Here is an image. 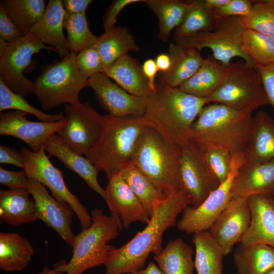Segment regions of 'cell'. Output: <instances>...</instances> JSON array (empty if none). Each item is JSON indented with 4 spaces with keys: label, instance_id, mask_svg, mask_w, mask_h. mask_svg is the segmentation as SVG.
Returning <instances> with one entry per match:
<instances>
[{
    "label": "cell",
    "instance_id": "cell-1",
    "mask_svg": "<svg viewBox=\"0 0 274 274\" xmlns=\"http://www.w3.org/2000/svg\"><path fill=\"white\" fill-rule=\"evenodd\" d=\"M143 115L148 126L154 128L165 142L180 153L190 141L191 127L208 98L188 94L179 88L159 83L145 97Z\"/></svg>",
    "mask_w": 274,
    "mask_h": 274
},
{
    "label": "cell",
    "instance_id": "cell-2",
    "mask_svg": "<svg viewBox=\"0 0 274 274\" xmlns=\"http://www.w3.org/2000/svg\"><path fill=\"white\" fill-rule=\"evenodd\" d=\"M190 204V197L183 191L168 195L157 204L146 227L111 252L104 265L105 274H130L143 269L150 253L155 255L162 251L164 233L176 224L178 215Z\"/></svg>",
    "mask_w": 274,
    "mask_h": 274
},
{
    "label": "cell",
    "instance_id": "cell-3",
    "mask_svg": "<svg viewBox=\"0 0 274 274\" xmlns=\"http://www.w3.org/2000/svg\"><path fill=\"white\" fill-rule=\"evenodd\" d=\"M147 126L143 116L102 115L98 136L85 156L109 179L131 162L136 146Z\"/></svg>",
    "mask_w": 274,
    "mask_h": 274
},
{
    "label": "cell",
    "instance_id": "cell-4",
    "mask_svg": "<svg viewBox=\"0 0 274 274\" xmlns=\"http://www.w3.org/2000/svg\"><path fill=\"white\" fill-rule=\"evenodd\" d=\"M253 117L223 104L207 105L192 125L190 139L198 147L218 146L232 155L245 152Z\"/></svg>",
    "mask_w": 274,
    "mask_h": 274
},
{
    "label": "cell",
    "instance_id": "cell-5",
    "mask_svg": "<svg viewBox=\"0 0 274 274\" xmlns=\"http://www.w3.org/2000/svg\"><path fill=\"white\" fill-rule=\"evenodd\" d=\"M92 224L75 235L72 256L68 262L61 260L53 268L65 274H83L86 270L105 265L115 247L109 244L122 230L123 226L118 217L106 215L99 209L90 213Z\"/></svg>",
    "mask_w": 274,
    "mask_h": 274
},
{
    "label": "cell",
    "instance_id": "cell-6",
    "mask_svg": "<svg viewBox=\"0 0 274 274\" xmlns=\"http://www.w3.org/2000/svg\"><path fill=\"white\" fill-rule=\"evenodd\" d=\"M180 154L154 128L147 126L139 140L131 163L168 196L182 191L179 181Z\"/></svg>",
    "mask_w": 274,
    "mask_h": 274
},
{
    "label": "cell",
    "instance_id": "cell-7",
    "mask_svg": "<svg viewBox=\"0 0 274 274\" xmlns=\"http://www.w3.org/2000/svg\"><path fill=\"white\" fill-rule=\"evenodd\" d=\"M76 55L70 53L48 65L35 80L34 94L43 110L64 104L76 106L81 104L79 94L87 86V80L77 68Z\"/></svg>",
    "mask_w": 274,
    "mask_h": 274
},
{
    "label": "cell",
    "instance_id": "cell-8",
    "mask_svg": "<svg viewBox=\"0 0 274 274\" xmlns=\"http://www.w3.org/2000/svg\"><path fill=\"white\" fill-rule=\"evenodd\" d=\"M225 81L208 98L209 103L224 105L234 110L252 113L269 105L256 66L244 60L231 63Z\"/></svg>",
    "mask_w": 274,
    "mask_h": 274
},
{
    "label": "cell",
    "instance_id": "cell-9",
    "mask_svg": "<svg viewBox=\"0 0 274 274\" xmlns=\"http://www.w3.org/2000/svg\"><path fill=\"white\" fill-rule=\"evenodd\" d=\"M216 17L211 29L176 43L199 51L203 48H210L213 57L224 66H228L231 59L235 57H241L246 63L255 66L242 49V39L245 28L239 17Z\"/></svg>",
    "mask_w": 274,
    "mask_h": 274
},
{
    "label": "cell",
    "instance_id": "cell-10",
    "mask_svg": "<svg viewBox=\"0 0 274 274\" xmlns=\"http://www.w3.org/2000/svg\"><path fill=\"white\" fill-rule=\"evenodd\" d=\"M20 151L23 157V169L28 177L47 187L53 197L60 203L70 206L77 215L82 229L89 227L92 224L90 214L70 191L65 183L63 173L52 163L44 147L38 152L22 147Z\"/></svg>",
    "mask_w": 274,
    "mask_h": 274
},
{
    "label": "cell",
    "instance_id": "cell-11",
    "mask_svg": "<svg viewBox=\"0 0 274 274\" xmlns=\"http://www.w3.org/2000/svg\"><path fill=\"white\" fill-rule=\"evenodd\" d=\"M245 152L233 155L231 169L227 178L197 207L188 206L177 223L178 229L188 234L209 231L231 198L233 179L245 162Z\"/></svg>",
    "mask_w": 274,
    "mask_h": 274
},
{
    "label": "cell",
    "instance_id": "cell-12",
    "mask_svg": "<svg viewBox=\"0 0 274 274\" xmlns=\"http://www.w3.org/2000/svg\"><path fill=\"white\" fill-rule=\"evenodd\" d=\"M54 51L42 43L31 32L10 43L0 55V80L12 91L24 97L34 93L35 84L24 76L32 56L41 50Z\"/></svg>",
    "mask_w": 274,
    "mask_h": 274
},
{
    "label": "cell",
    "instance_id": "cell-13",
    "mask_svg": "<svg viewBox=\"0 0 274 274\" xmlns=\"http://www.w3.org/2000/svg\"><path fill=\"white\" fill-rule=\"evenodd\" d=\"M179 181L182 191L195 208L201 204L220 184L208 164L202 151L191 140L181 150Z\"/></svg>",
    "mask_w": 274,
    "mask_h": 274
},
{
    "label": "cell",
    "instance_id": "cell-14",
    "mask_svg": "<svg viewBox=\"0 0 274 274\" xmlns=\"http://www.w3.org/2000/svg\"><path fill=\"white\" fill-rule=\"evenodd\" d=\"M66 122L57 135L71 148L86 155L99 132L102 115L88 102L66 105Z\"/></svg>",
    "mask_w": 274,
    "mask_h": 274
},
{
    "label": "cell",
    "instance_id": "cell-15",
    "mask_svg": "<svg viewBox=\"0 0 274 274\" xmlns=\"http://www.w3.org/2000/svg\"><path fill=\"white\" fill-rule=\"evenodd\" d=\"M251 210L247 198H231L209 231L224 256L234 245L241 243L251 222Z\"/></svg>",
    "mask_w": 274,
    "mask_h": 274
},
{
    "label": "cell",
    "instance_id": "cell-16",
    "mask_svg": "<svg viewBox=\"0 0 274 274\" xmlns=\"http://www.w3.org/2000/svg\"><path fill=\"white\" fill-rule=\"evenodd\" d=\"M87 86L92 89L100 105L109 115L122 117L143 116L146 98L126 92L102 73L87 80Z\"/></svg>",
    "mask_w": 274,
    "mask_h": 274
},
{
    "label": "cell",
    "instance_id": "cell-17",
    "mask_svg": "<svg viewBox=\"0 0 274 274\" xmlns=\"http://www.w3.org/2000/svg\"><path fill=\"white\" fill-rule=\"evenodd\" d=\"M28 190L36 204L38 219L54 230L72 247L75 236L72 229L73 210L51 196L46 187L35 179L29 178Z\"/></svg>",
    "mask_w": 274,
    "mask_h": 274
},
{
    "label": "cell",
    "instance_id": "cell-18",
    "mask_svg": "<svg viewBox=\"0 0 274 274\" xmlns=\"http://www.w3.org/2000/svg\"><path fill=\"white\" fill-rule=\"evenodd\" d=\"M25 112L14 110L0 114V134L16 138L26 144L33 152H38L52 134L60 131L65 118L59 121H32Z\"/></svg>",
    "mask_w": 274,
    "mask_h": 274
},
{
    "label": "cell",
    "instance_id": "cell-19",
    "mask_svg": "<svg viewBox=\"0 0 274 274\" xmlns=\"http://www.w3.org/2000/svg\"><path fill=\"white\" fill-rule=\"evenodd\" d=\"M105 188L106 202L111 214L120 220L123 228L127 229L133 223L147 224L151 217L144 206L128 186L120 172L108 179Z\"/></svg>",
    "mask_w": 274,
    "mask_h": 274
},
{
    "label": "cell",
    "instance_id": "cell-20",
    "mask_svg": "<svg viewBox=\"0 0 274 274\" xmlns=\"http://www.w3.org/2000/svg\"><path fill=\"white\" fill-rule=\"evenodd\" d=\"M231 198H247L256 194L274 193V160L245 162L239 168L232 185Z\"/></svg>",
    "mask_w": 274,
    "mask_h": 274
},
{
    "label": "cell",
    "instance_id": "cell-21",
    "mask_svg": "<svg viewBox=\"0 0 274 274\" xmlns=\"http://www.w3.org/2000/svg\"><path fill=\"white\" fill-rule=\"evenodd\" d=\"M248 199L251 222L241 243L261 244L274 248L273 195L256 194L249 197Z\"/></svg>",
    "mask_w": 274,
    "mask_h": 274
},
{
    "label": "cell",
    "instance_id": "cell-22",
    "mask_svg": "<svg viewBox=\"0 0 274 274\" xmlns=\"http://www.w3.org/2000/svg\"><path fill=\"white\" fill-rule=\"evenodd\" d=\"M43 147L49 156L58 158L106 201L105 189L101 187L97 180L99 170L87 157L71 148L56 133L51 134L47 139Z\"/></svg>",
    "mask_w": 274,
    "mask_h": 274
},
{
    "label": "cell",
    "instance_id": "cell-23",
    "mask_svg": "<svg viewBox=\"0 0 274 274\" xmlns=\"http://www.w3.org/2000/svg\"><path fill=\"white\" fill-rule=\"evenodd\" d=\"M65 14L62 1H49L43 15L31 31L44 44L52 47L62 58L70 53L63 32Z\"/></svg>",
    "mask_w": 274,
    "mask_h": 274
},
{
    "label": "cell",
    "instance_id": "cell-24",
    "mask_svg": "<svg viewBox=\"0 0 274 274\" xmlns=\"http://www.w3.org/2000/svg\"><path fill=\"white\" fill-rule=\"evenodd\" d=\"M245 161L261 163L274 160V118L265 111L253 117Z\"/></svg>",
    "mask_w": 274,
    "mask_h": 274
},
{
    "label": "cell",
    "instance_id": "cell-25",
    "mask_svg": "<svg viewBox=\"0 0 274 274\" xmlns=\"http://www.w3.org/2000/svg\"><path fill=\"white\" fill-rule=\"evenodd\" d=\"M168 51L171 66L166 72H159V81L160 83L179 87L196 72L204 58L197 49L177 43H169Z\"/></svg>",
    "mask_w": 274,
    "mask_h": 274
},
{
    "label": "cell",
    "instance_id": "cell-26",
    "mask_svg": "<svg viewBox=\"0 0 274 274\" xmlns=\"http://www.w3.org/2000/svg\"><path fill=\"white\" fill-rule=\"evenodd\" d=\"M229 73V65L224 66L209 55L196 72L179 88L195 96L207 98L225 81Z\"/></svg>",
    "mask_w": 274,
    "mask_h": 274
},
{
    "label": "cell",
    "instance_id": "cell-27",
    "mask_svg": "<svg viewBox=\"0 0 274 274\" xmlns=\"http://www.w3.org/2000/svg\"><path fill=\"white\" fill-rule=\"evenodd\" d=\"M38 219L28 190H0V222L17 226Z\"/></svg>",
    "mask_w": 274,
    "mask_h": 274
},
{
    "label": "cell",
    "instance_id": "cell-28",
    "mask_svg": "<svg viewBox=\"0 0 274 274\" xmlns=\"http://www.w3.org/2000/svg\"><path fill=\"white\" fill-rule=\"evenodd\" d=\"M102 73L129 93L147 97L152 91L137 61L126 54L105 68Z\"/></svg>",
    "mask_w": 274,
    "mask_h": 274
},
{
    "label": "cell",
    "instance_id": "cell-29",
    "mask_svg": "<svg viewBox=\"0 0 274 274\" xmlns=\"http://www.w3.org/2000/svg\"><path fill=\"white\" fill-rule=\"evenodd\" d=\"M35 253L33 246L18 233H0V268L8 272L22 271Z\"/></svg>",
    "mask_w": 274,
    "mask_h": 274
},
{
    "label": "cell",
    "instance_id": "cell-30",
    "mask_svg": "<svg viewBox=\"0 0 274 274\" xmlns=\"http://www.w3.org/2000/svg\"><path fill=\"white\" fill-rule=\"evenodd\" d=\"M233 259L237 274H264L274 269V248L261 244L239 243Z\"/></svg>",
    "mask_w": 274,
    "mask_h": 274
},
{
    "label": "cell",
    "instance_id": "cell-31",
    "mask_svg": "<svg viewBox=\"0 0 274 274\" xmlns=\"http://www.w3.org/2000/svg\"><path fill=\"white\" fill-rule=\"evenodd\" d=\"M95 46L101 57L104 70L128 52L140 50L132 34L126 27L121 26H114L104 32L98 37Z\"/></svg>",
    "mask_w": 274,
    "mask_h": 274
},
{
    "label": "cell",
    "instance_id": "cell-32",
    "mask_svg": "<svg viewBox=\"0 0 274 274\" xmlns=\"http://www.w3.org/2000/svg\"><path fill=\"white\" fill-rule=\"evenodd\" d=\"M192 248L181 238L169 241L153 259L164 274H194Z\"/></svg>",
    "mask_w": 274,
    "mask_h": 274
},
{
    "label": "cell",
    "instance_id": "cell-33",
    "mask_svg": "<svg viewBox=\"0 0 274 274\" xmlns=\"http://www.w3.org/2000/svg\"><path fill=\"white\" fill-rule=\"evenodd\" d=\"M144 3L158 18V37L163 42L181 24L191 5V1L145 0Z\"/></svg>",
    "mask_w": 274,
    "mask_h": 274
},
{
    "label": "cell",
    "instance_id": "cell-34",
    "mask_svg": "<svg viewBox=\"0 0 274 274\" xmlns=\"http://www.w3.org/2000/svg\"><path fill=\"white\" fill-rule=\"evenodd\" d=\"M194 266L197 274H223L224 254L209 231L193 234Z\"/></svg>",
    "mask_w": 274,
    "mask_h": 274
},
{
    "label": "cell",
    "instance_id": "cell-35",
    "mask_svg": "<svg viewBox=\"0 0 274 274\" xmlns=\"http://www.w3.org/2000/svg\"><path fill=\"white\" fill-rule=\"evenodd\" d=\"M123 179L141 201L151 217L155 206L167 196L133 164L130 163L120 172Z\"/></svg>",
    "mask_w": 274,
    "mask_h": 274
},
{
    "label": "cell",
    "instance_id": "cell-36",
    "mask_svg": "<svg viewBox=\"0 0 274 274\" xmlns=\"http://www.w3.org/2000/svg\"><path fill=\"white\" fill-rule=\"evenodd\" d=\"M216 19L213 10L206 5L204 0L191 1L190 8L184 21L175 29L174 40L176 43L211 29Z\"/></svg>",
    "mask_w": 274,
    "mask_h": 274
},
{
    "label": "cell",
    "instance_id": "cell-37",
    "mask_svg": "<svg viewBox=\"0 0 274 274\" xmlns=\"http://www.w3.org/2000/svg\"><path fill=\"white\" fill-rule=\"evenodd\" d=\"M1 2L24 36L31 32L46 7L44 0H3Z\"/></svg>",
    "mask_w": 274,
    "mask_h": 274
},
{
    "label": "cell",
    "instance_id": "cell-38",
    "mask_svg": "<svg viewBox=\"0 0 274 274\" xmlns=\"http://www.w3.org/2000/svg\"><path fill=\"white\" fill-rule=\"evenodd\" d=\"M242 49L255 66L274 63V37L245 29L242 39Z\"/></svg>",
    "mask_w": 274,
    "mask_h": 274
},
{
    "label": "cell",
    "instance_id": "cell-39",
    "mask_svg": "<svg viewBox=\"0 0 274 274\" xmlns=\"http://www.w3.org/2000/svg\"><path fill=\"white\" fill-rule=\"evenodd\" d=\"M63 27L67 32V48L71 53L77 54L97 42L98 37L91 31L86 13L74 14L65 12Z\"/></svg>",
    "mask_w": 274,
    "mask_h": 274
},
{
    "label": "cell",
    "instance_id": "cell-40",
    "mask_svg": "<svg viewBox=\"0 0 274 274\" xmlns=\"http://www.w3.org/2000/svg\"><path fill=\"white\" fill-rule=\"evenodd\" d=\"M14 110L35 115L42 122H53L61 121L65 118L60 112L57 114L46 113L29 104L24 97L10 89L0 80V111Z\"/></svg>",
    "mask_w": 274,
    "mask_h": 274
},
{
    "label": "cell",
    "instance_id": "cell-41",
    "mask_svg": "<svg viewBox=\"0 0 274 274\" xmlns=\"http://www.w3.org/2000/svg\"><path fill=\"white\" fill-rule=\"evenodd\" d=\"M239 18L245 29L274 37V0L254 1L250 13Z\"/></svg>",
    "mask_w": 274,
    "mask_h": 274
},
{
    "label": "cell",
    "instance_id": "cell-42",
    "mask_svg": "<svg viewBox=\"0 0 274 274\" xmlns=\"http://www.w3.org/2000/svg\"><path fill=\"white\" fill-rule=\"evenodd\" d=\"M198 147L219 181L222 183L225 180L231 171L233 155L222 148L213 145Z\"/></svg>",
    "mask_w": 274,
    "mask_h": 274
},
{
    "label": "cell",
    "instance_id": "cell-43",
    "mask_svg": "<svg viewBox=\"0 0 274 274\" xmlns=\"http://www.w3.org/2000/svg\"><path fill=\"white\" fill-rule=\"evenodd\" d=\"M76 65L84 78L88 80L93 75L102 73V62L95 44L88 46L76 55Z\"/></svg>",
    "mask_w": 274,
    "mask_h": 274
},
{
    "label": "cell",
    "instance_id": "cell-44",
    "mask_svg": "<svg viewBox=\"0 0 274 274\" xmlns=\"http://www.w3.org/2000/svg\"><path fill=\"white\" fill-rule=\"evenodd\" d=\"M253 2L250 0H230L225 5L213 11L214 15L218 17H244L250 13Z\"/></svg>",
    "mask_w": 274,
    "mask_h": 274
},
{
    "label": "cell",
    "instance_id": "cell-45",
    "mask_svg": "<svg viewBox=\"0 0 274 274\" xmlns=\"http://www.w3.org/2000/svg\"><path fill=\"white\" fill-rule=\"evenodd\" d=\"M24 36L11 18L2 3H0V38L9 43L14 42Z\"/></svg>",
    "mask_w": 274,
    "mask_h": 274
},
{
    "label": "cell",
    "instance_id": "cell-46",
    "mask_svg": "<svg viewBox=\"0 0 274 274\" xmlns=\"http://www.w3.org/2000/svg\"><path fill=\"white\" fill-rule=\"evenodd\" d=\"M28 180L24 170L15 172L0 167V184L9 190H28Z\"/></svg>",
    "mask_w": 274,
    "mask_h": 274
},
{
    "label": "cell",
    "instance_id": "cell-47",
    "mask_svg": "<svg viewBox=\"0 0 274 274\" xmlns=\"http://www.w3.org/2000/svg\"><path fill=\"white\" fill-rule=\"evenodd\" d=\"M256 68L260 76L269 104L274 110V63L258 65Z\"/></svg>",
    "mask_w": 274,
    "mask_h": 274
},
{
    "label": "cell",
    "instance_id": "cell-48",
    "mask_svg": "<svg viewBox=\"0 0 274 274\" xmlns=\"http://www.w3.org/2000/svg\"><path fill=\"white\" fill-rule=\"evenodd\" d=\"M144 2V0H115L110 5L103 17V26L105 32L115 26L118 15L127 6L138 2Z\"/></svg>",
    "mask_w": 274,
    "mask_h": 274
},
{
    "label": "cell",
    "instance_id": "cell-49",
    "mask_svg": "<svg viewBox=\"0 0 274 274\" xmlns=\"http://www.w3.org/2000/svg\"><path fill=\"white\" fill-rule=\"evenodd\" d=\"M0 163L23 168V160L20 152L5 145L0 146Z\"/></svg>",
    "mask_w": 274,
    "mask_h": 274
},
{
    "label": "cell",
    "instance_id": "cell-50",
    "mask_svg": "<svg viewBox=\"0 0 274 274\" xmlns=\"http://www.w3.org/2000/svg\"><path fill=\"white\" fill-rule=\"evenodd\" d=\"M92 0H63V7L66 13L70 14H82L86 13Z\"/></svg>",
    "mask_w": 274,
    "mask_h": 274
},
{
    "label": "cell",
    "instance_id": "cell-51",
    "mask_svg": "<svg viewBox=\"0 0 274 274\" xmlns=\"http://www.w3.org/2000/svg\"><path fill=\"white\" fill-rule=\"evenodd\" d=\"M142 68L151 90L154 91L156 88L155 77L159 72L155 60L152 58L146 60L142 66Z\"/></svg>",
    "mask_w": 274,
    "mask_h": 274
},
{
    "label": "cell",
    "instance_id": "cell-52",
    "mask_svg": "<svg viewBox=\"0 0 274 274\" xmlns=\"http://www.w3.org/2000/svg\"><path fill=\"white\" fill-rule=\"evenodd\" d=\"M155 60L160 73L167 72L171 66V58L168 54H160L157 55Z\"/></svg>",
    "mask_w": 274,
    "mask_h": 274
},
{
    "label": "cell",
    "instance_id": "cell-53",
    "mask_svg": "<svg viewBox=\"0 0 274 274\" xmlns=\"http://www.w3.org/2000/svg\"><path fill=\"white\" fill-rule=\"evenodd\" d=\"M130 274H164L156 263L150 262L147 267Z\"/></svg>",
    "mask_w": 274,
    "mask_h": 274
},
{
    "label": "cell",
    "instance_id": "cell-54",
    "mask_svg": "<svg viewBox=\"0 0 274 274\" xmlns=\"http://www.w3.org/2000/svg\"><path fill=\"white\" fill-rule=\"evenodd\" d=\"M206 5L213 10L228 3L230 0H204Z\"/></svg>",
    "mask_w": 274,
    "mask_h": 274
},
{
    "label": "cell",
    "instance_id": "cell-55",
    "mask_svg": "<svg viewBox=\"0 0 274 274\" xmlns=\"http://www.w3.org/2000/svg\"><path fill=\"white\" fill-rule=\"evenodd\" d=\"M37 274H65L64 273L57 270L54 268L51 269L48 266H45L43 269Z\"/></svg>",
    "mask_w": 274,
    "mask_h": 274
},
{
    "label": "cell",
    "instance_id": "cell-56",
    "mask_svg": "<svg viewBox=\"0 0 274 274\" xmlns=\"http://www.w3.org/2000/svg\"><path fill=\"white\" fill-rule=\"evenodd\" d=\"M9 44L10 43L0 38V55L6 50Z\"/></svg>",
    "mask_w": 274,
    "mask_h": 274
},
{
    "label": "cell",
    "instance_id": "cell-57",
    "mask_svg": "<svg viewBox=\"0 0 274 274\" xmlns=\"http://www.w3.org/2000/svg\"><path fill=\"white\" fill-rule=\"evenodd\" d=\"M264 274H274V269H271Z\"/></svg>",
    "mask_w": 274,
    "mask_h": 274
},
{
    "label": "cell",
    "instance_id": "cell-58",
    "mask_svg": "<svg viewBox=\"0 0 274 274\" xmlns=\"http://www.w3.org/2000/svg\"><path fill=\"white\" fill-rule=\"evenodd\" d=\"M273 196H274V193H273Z\"/></svg>",
    "mask_w": 274,
    "mask_h": 274
}]
</instances>
